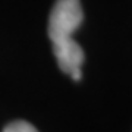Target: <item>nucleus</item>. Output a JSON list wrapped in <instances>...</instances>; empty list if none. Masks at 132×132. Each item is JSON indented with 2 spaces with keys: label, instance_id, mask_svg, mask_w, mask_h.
Returning <instances> with one entry per match:
<instances>
[{
  "label": "nucleus",
  "instance_id": "obj_1",
  "mask_svg": "<svg viewBox=\"0 0 132 132\" xmlns=\"http://www.w3.org/2000/svg\"><path fill=\"white\" fill-rule=\"evenodd\" d=\"M82 19L84 12L79 0H56L48 19V37L52 41L71 38Z\"/></svg>",
  "mask_w": 132,
  "mask_h": 132
},
{
  "label": "nucleus",
  "instance_id": "obj_2",
  "mask_svg": "<svg viewBox=\"0 0 132 132\" xmlns=\"http://www.w3.org/2000/svg\"><path fill=\"white\" fill-rule=\"evenodd\" d=\"M53 52H54L59 68L63 72L69 73L75 81H79L82 76L81 66L84 63L82 47L71 37L53 41Z\"/></svg>",
  "mask_w": 132,
  "mask_h": 132
},
{
  "label": "nucleus",
  "instance_id": "obj_3",
  "mask_svg": "<svg viewBox=\"0 0 132 132\" xmlns=\"http://www.w3.org/2000/svg\"><path fill=\"white\" fill-rule=\"evenodd\" d=\"M3 132H38V131L31 123L25 122V120H16V122L9 123L3 129Z\"/></svg>",
  "mask_w": 132,
  "mask_h": 132
}]
</instances>
